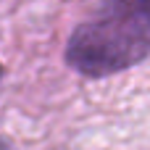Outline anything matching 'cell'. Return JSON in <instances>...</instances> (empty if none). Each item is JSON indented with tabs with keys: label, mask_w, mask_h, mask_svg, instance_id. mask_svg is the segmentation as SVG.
Returning a JSON list of instances; mask_svg holds the SVG:
<instances>
[{
	"label": "cell",
	"mask_w": 150,
	"mask_h": 150,
	"mask_svg": "<svg viewBox=\"0 0 150 150\" xmlns=\"http://www.w3.org/2000/svg\"><path fill=\"white\" fill-rule=\"evenodd\" d=\"M0 150H13V148L8 145V140H3V137H0Z\"/></svg>",
	"instance_id": "obj_2"
},
{
	"label": "cell",
	"mask_w": 150,
	"mask_h": 150,
	"mask_svg": "<svg viewBox=\"0 0 150 150\" xmlns=\"http://www.w3.org/2000/svg\"><path fill=\"white\" fill-rule=\"evenodd\" d=\"M150 50V0H103L66 45V61L84 76H108L145 61Z\"/></svg>",
	"instance_id": "obj_1"
},
{
	"label": "cell",
	"mask_w": 150,
	"mask_h": 150,
	"mask_svg": "<svg viewBox=\"0 0 150 150\" xmlns=\"http://www.w3.org/2000/svg\"><path fill=\"white\" fill-rule=\"evenodd\" d=\"M0 76H3V66H0Z\"/></svg>",
	"instance_id": "obj_3"
}]
</instances>
